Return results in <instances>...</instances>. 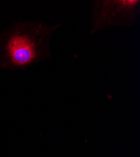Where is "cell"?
Segmentation results:
<instances>
[{"mask_svg": "<svg viewBox=\"0 0 140 157\" xmlns=\"http://www.w3.org/2000/svg\"><path fill=\"white\" fill-rule=\"evenodd\" d=\"M61 24L44 21L19 22L0 35V68L26 69L52 58L50 44Z\"/></svg>", "mask_w": 140, "mask_h": 157, "instance_id": "obj_1", "label": "cell"}, {"mask_svg": "<svg viewBox=\"0 0 140 157\" xmlns=\"http://www.w3.org/2000/svg\"><path fill=\"white\" fill-rule=\"evenodd\" d=\"M91 33L116 27H131L140 14L139 0L93 2Z\"/></svg>", "mask_w": 140, "mask_h": 157, "instance_id": "obj_2", "label": "cell"}]
</instances>
